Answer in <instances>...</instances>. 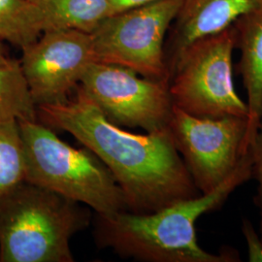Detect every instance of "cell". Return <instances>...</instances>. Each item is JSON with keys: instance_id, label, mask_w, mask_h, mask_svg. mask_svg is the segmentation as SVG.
I'll return each instance as SVG.
<instances>
[{"instance_id": "3957f363", "label": "cell", "mask_w": 262, "mask_h": 262, "mask_svg": "<svg viewBox=\"0 0 262 262\" xmlns=\"http://www.w3.org/2000/svg\"><path fill=\"white\" fill-rule=\"evenodd\" d=\"M90 220L80 203L25 181L0 196V262H73L70 240Z\"/></svg>"}, {"instance_id": "30bf717a", "label": "cell", "mask_w": 262, "mask_h": 262, "mask_svg": "<svg viewBox=\"0 0 262 262\" xmlns=\"http://www.w3.org/2000/svg\"><path fill=\"white\" fill-rule=\"evenodd\" d=\"M261 6L262 0H183L164 47L169 75L176 58L188 45L230 28L241 16Z\"/></svg>"}, {"instance_id": "e0dca14e", "label": "cell", "mask_w": 262, "mask_h": 262, "mask_svg": "<svg viewBox=\"0 0 262 262\" xmlns=\"http://www.w3.org/2000/svg\"><path fill=\"white\" fill-rule=\"evenodd\" d=\"M242 232L247 243L248 259L250 262H262V239L249 220H244Z\"/></svg>"}, {"instance_id": "9c48e42d", "label": "cell", "mask_w": 262, "mask_h": 262, "mask_svg": "<svg viewBox=\"0 0 262 262\" xmlns=\"http://www.w3.org/2000/svg\"><path fill=\"white\" fill-rule=\"evenodd\" d=\"M19 60L35 105L61 103L95 61L92 34L77 29H53L21 49Z\"/></svg>"}, {"instance_id": "7a4b0ae2", "label": "cell", "mask_w": 262, "mask_h": 262, "mask_svg": "<svg viewBox=\"0 0 262 262\" xmlns=\"http://www.w3.org/2000/svg\"><path fill=\"white\" fill-rule=\"evenodd\" d=\"M250 150L234 173L209 193L181 200L149 214L122 211L98 215L94 230L96 244L139 261H241L235 250L213 253L201 248L195 224L201 215L219 209L237 187L252 177Z\"/></svg>"}, {"instance_id": "ba28073f", "label": "cell", "mask_w": 262, "mask_h": 262, "mask_svg": "<svg viewBox=\"0 0 262 262\" xmlns=\"http://www.w3.org/2000/svg\"><path fill=\"white\" fill-rule=\"evenodd\" d=\"M109 121L148 133L167 130L174 105L169 81L139 75L123 66L94 61L79 84Z\"/></svg>"}, {"instance_id": "8992f818", "label": "cell", "mask_w": 262, "mask_h": 262, "mask_svg": "<svg viewBox=\"0 0 262 262\" xmlns=\"http://www.w3.org/2000/svg\"><path fill=\"white\" fill-rule=\"evenodd\" d=\"M182 3L183 0H156L107 17L91 33L95 61L169 81L165 37Z\"/></svg>"}, {"instance_id": "ac0fdd59", "label": "cell", "mask_w": 262, "mask_h": 262, "mask_svg": "<svg viewBox=\"0 0 262 262\" xmlns=\"http://www.w3.org/2000/svg\"><path fill=\"white\" fill-rule=\"evenodd\" d=\"M152 1H156V0H109L114 13L138 7Z\"/></svg>"}, {"instance_id": "8fae6325", "label": "cell", "mask_w": 262, "mask_h": 262, "mask_svg": "<svg viewBox=\"0 0 262 262\" xmlns=\"http://www.w3.org/2000/svg\"><path fill=\"white\" fill-rule=\"evenodd\" d=\"M232 27L241 53L238 71L248 95V141L252 146L262 115V6L241 16Z\"/></svg>"}, {"instance_id": "2e32d148", "label": "cell", "mask_w": 262, "mask_h": 262, "mask_svg": "<svg viewBox=\"0 0 262 262\" xmlns=\"http://www.w3.org/2000/svg\"><path fill=\"white\" fill-rule=\"evenodd\" d=\"M252 150V176L257 182L256 205L259 208V235L262 239V115L258 128L255 133Z\"/></svg>"}, {"instance_id": "d6986e66", "label": "cell", "mask_w": 262, "mask_h": 262, "mask_svg": "<svg viewBox=\"0 0 262 262\" xmlns=\"http://www.w3.org/2000/svg\"><path fill=\"white\" fill-rule=\"evenodd\" d=\"M9 56H7V53H6V50L3 46V42L0 41V62L5 60L6 58H8Z\"/></svg>"}, {"instance_id": "6da1fadb", "label": "cell", "mask_w": 262, "mask_h": 262, "mask_svg": "<svg viewBox=\"0 0 262 262\" xmlns=\"http://www.w3.org/2000/svg\"><path fill=\"white\" fill-rule=\"evenodd\" d=\"M48 126L66 131L102 160L127 211L149 214L199 194L170 131L134 134L107 119L78 85L73 98L37 107Z\"/></svg>"}, {"instance_id": "9a60e30c", "label": "cell", "mask_w": 262, "mask_h": 262, "mask_svg": "<svg viewBox=\"0 0 262 262\" xmlns=\"http://www.w3.org/2000/svg\"><path fill=\"white\" fill-rule=\"evenodd\" d=\"M25 181L26 158L19 122H0V196Z\"/></svg>"}, {"instance_id": "5b68a950", "label": "cell", "mask_w": 262, "mask_h": 262, "mask_svg": "<svg viewBox=\"0 0 262 262\" xmlns=\"http://www.w3.org/2000/svg\"><path fill=\"white\" fill-rule=\"evenodd\" d=\"M233 27L188 45L170 70L169 93L175 107L197 118L249 119V108L235 91Z\"/></svg>"}, {"instance_id": "4fadbf2b", "label": "cell", "mask_w": 262, "mask_h": 262, "mask_svg": "<svg viewBox=\"0 0 262 262\" xmlns=\"http://www.w3.org/2000/svg\"><path fill=\"white\" fill-rule=\"evenodd\" d=\"M38 119L19 60L6 58L0 62V122Z\"/></svg>"}, {"instance_id": "52a82bcc", "label": "cell", "mask_w": 262, "mask_h": 262, "mask_svg": "<svg viewBox=\"0 0 262 262\" xmlns=\"http://www.w3.org/2000/svg\"><path fill=\"white\" fill-rule=\"evenodd\" d=\"M168 129L201 194L229 178L251 149L248 118H197L174 106Z\"/></svg>"}, {"instance_id": "7c38bea8", "label": "cell", "mask_w": 262, "mask_h": 262, "mask_svg": "<svg viewBox=\"0 0 262 262\" xmlns=\"http://www.w3.org/2000/svg\"><path fill=\"white\" fill-rule=\"evenodd\" d=\"M42 33L53 29H77L92 33L114 14L109 0H29Z\"/></svg>"}, {"instance_id": "277c9868", "label": "cell", "mask_w": 262, "mask_h": 262, "mask_svg": "<svg viewBox=\"0 0 262 262\" xmlns=\"http://www.w3.org/2000/svg\"><path fill=\"white\" fill-rule=\"evenodd\" d=\"M18 122L26 182L91 207L97 215L127 211L121 187L94 151L73 148L39 121Z\"/></svg>"}, {"instance_id": "5bb4252c", "label": "cell", "mask_w": 262, "mask_h": 262, "mask_svg": "<svg viewBox=\"0 0 262 262\" xmlns=\"http://www.w3.org/2000/svg\"><path fill=\"white\" fill-rule=\"evenodd\" d=\"M41 34L35 10L29 0H0V41L21 50Z\"/></svg>"}]
</instances>
